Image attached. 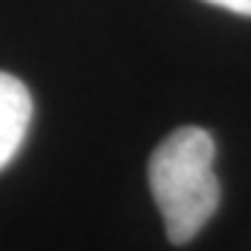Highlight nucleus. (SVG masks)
Segmentation results:
<instances>
[{
  "label": "nucleus",
  "mask_w": 251,
  "mask_h": 251,
  "mask_svg": "<svg viewBox=\"0 0 251 251\" xmlns=\"http://www.w3.org/2000/svg\"><path fill=\"white\" fill-rule=\"evenodd\" d=\"M212 6H221L226 11H234V14H243V17H251V0H206Z\"/></svg>",
  "instance_id": "3"
},
{
  "label": "nucleus",
  "mask_w": 251,
  "mask_h": 251,
  "mask_svg": "<svg viewBox=\"0 0 251 251\" xmlns=\"http://www.w3.org/2000/svg\"><path fill=\"white\" fill-rule=\"evenodd\" d=\"M212 165L215 140L196 126L168 134L148 162L153 201L162 212L168 240L176 246L193 240L221 204V184Z\"/></svg>",
  "instance_id": "1"
},
{
  "label": "nucleus",
  "mask_w": 251,
  "mask_h": 251,
  "mask_svg": "<svg viewBox=\"0 0 251 251\" xmlns=\"http://www.w3.org/2000/svg\"><path fill=\"white\" fill-rule=\"evenodd\" d=\"M34 117L31 92L17 75L0 73V171L9 168L28 134Z\"/></svg>",
  "instance_id": "2"
}]
</instances>
